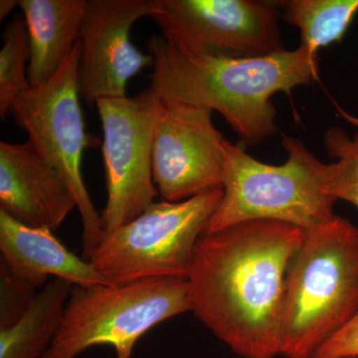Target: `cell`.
<instances>
[{
    "label": "cell",
    "instance_id": "obj_1",
    "mask_svg": "<svg viewBox=\"0 0 358 358\" xmlns=\"http://www.w3.org/2000/svg\"><path fill=\"white\" fill-rule=\"evenodd\" d=\"M305 233L247 221L197 241L186 277L192 312L237 357L280 355L287 271Z\"/></svg>",
    "mask_w": 358,
    "mask_h": 358
},
{
    "label": "cell",
    "instance_id": "obj_2",
    "mask_svg": "<svg viewBox=\"0 0 358 358\" xmlns=\"http://www.w3.org/2000/svg\"><path fill=\"white\" fill-rule=\"evenodd\" d=\"M154 58L150 89L164 100L216 110L245 145L277 133L271 98L317 79V57L303 45L260 57L230 58L192 53L164 36L148 43Z\"/></svg>",
    "mask_w": 358,
    "mask_h": 358
},
{
    "label": "cell",
    "instance_id": "obj_3",
    "mask_svg": "<svg viewBox=\"0 0 358 358\" xmlns=\"http://www.w3.org/2000/svg\"><path fill=\"white\" fill-rule=\"evenodd\" d=\"M357 310L358 228L334 215L306 231L289 262L280 355L312 357Z\"/></svg>",
    "mask_w": 358,
    "mask_h": 358
},
{
    "label": "cell",
    "instance_id": "obj_4",
    "mask_svg": "<svg viewBox=\"0 0 358 358\" xmlns=\"http://www.w3.org/2000/svg\"><path fill=\"white\" fill-rule=\"evenodd\" d=\"M282 145L288 159L273 166L225 141L222 199L204 233L256 220L308 231L334 217L336 201L327 192L329 164L320 162L299 138L284 136Z\"/></svg>",
    "mask_w": 358,
    "mask_h": 358
},
{
    "label": "cell",
    "instance_id": "obj_5",
    "mask_svg": "<svg viewBox=\"0 0 358 358\" xmlns=\"http://www.w3.org/2000/svg\"><path fill=\"white\" fill-rule=\"evenodd\" d=\"M187 312L192 299L186 278L74 287L58 333L42 358H77L96 345H110L115 358H131L141 336Z\"/></svg>",
    "mask_w": 358,
    "mask_h": 358
},
{
    "label": "cell",
    "instance_id": "obj_6",
    "mask_svg": "<svg viewBox=\"0 0 358 358\" xmlns=\"http://www.w3.org/2000/svg\"><path fill=\"white\" fill-rule=\"evenodd\" d=\"M214 188L179 202H155L105 238L88 261L110 286L186 278L193 252L222 199Z\"/></svg>",
    "mask_w": 358,
    "mask_h": 358
},
{
    "label": "cell",
    "instance_id": "obj_7",
    "mask_svg": "<svg viewBox=\"0 0 358 358\" xmlns=\"http://www.w3.org/2000/svg\"><path fill=\"white\" fill-rule=\"evenodd\" d=\"M80 54L79 40L46 83L30 87L15 99L10 114L27 133L33 148L62 174L72 190L81 215L82 245L88 260L106 235L82 176L87 136L78 86Z\"/></svg>",
    "mask_w": 358,
    "mask_h": 358
},
{
    "label": "cell",
    "instance_id": "obj_8",
    "mask_svg": "<svg viewBox=\"0 0 358 358\" xmlns=\"http://www.w3.org/2000/svg\"><path fill=\"white\" fill-rule=\"evenodd\" d=\"M281 6L268 0H155L162 36L192 53L230 58L285 51Z\"/></svg>",
    "mask_w": 358,
    "mask_h": 358
},
{
    "label": "cell",
    "instance_id": "obj_9",
    "mask_svg": "<svg viewBox=\"0 0 358 358\" xmlns=\"http://www.w3.org/2000/svg\"><path fill=\"white\" fill-rule=\"evenodd\" d=\"M157 106L159 96L150 88L134 98L96 103L107 181V203L101 214L106 237L147 210L159 194L152 176Z\"/></svg>",
    "mask_w": 358,
    "mask_h": 358
},
{
    "label": "cell",
    "instance_id": "obj_10",
    "mask_svg": "<svg viewBox=\"0 0 358 358\" xmlns=\"http://www.w3.org/2000/svg\"><path fill=\"white\" fill-rule=\"evenodd\" d=\"M225 141L211 110L159 96L152 176L162 199L183 201L222 187Z\"/></svg>",
    "mask_w": 358,
    "mask_h": 358
},
{
    "label": "cell",
    "instance_id": "obj_11",
    "mask_svg": "<svg viewBox=\"0 0 358 358\" xmlns=\"http://www.w3.org/2000/svg\"><path fill=\"white\" fill-rule=\"evenodd\" d=\"M154 7L155 0H88L80 31L78 86L89 106L124 98L129 80L154 66L152 56L131 41L134 23L150 17Z\"/></svg>",
    "mask_w": 358,
    "mask_h": 358
},
{
    "label": "cell",
    "instance_id": "obj_12",
    "mask_svg": "<svg viewBox=\"0 0 358 358\" xmlns=\"http://www.w3.org/2000/svg\"><path fill=\"white\" fill-rule=\"evenodd\" d=\"M74 208L65 178L29 141L0 143V210L26 225L55 231Z\"/></svg>",
    "mask_w": 358,
    "mask_h": 358
},
{
    "label": "cell",
    "instance_id": "obj_13",
    "mask_svg": "<svg viewBox=\"0 0 358 358\" xmlns=\"http://www.w3.org/2000/svg\"><path fill=\"white\" fill-rule=\"evenodd\" d=\"M0 252L1 265L35 289L43 288L48 277L80 288L109 285L90 261L66 248L53 231L26 225L1 210Z\"/></svg>",
    "mask_w": 358,
    "mask_h": 358
},
{
    "label": "cell",
    "instance_id": "obj_14",
    "mask_svg": "<svg viewBox=\"0 0 358 358\" xmlns=\"http://www.w3.org/2000/svg\"><path fill=\"white\" fill-rule=\"evenodd\" d=\"M30 45V86L46 83L80 40L88 0H17Z\"/></svg>",
    "mask_w": 358,
    "mask_h": 358
},
{
    "label": "cell",
    "instance_id": "obj_15",
    "mask_svg": "<svg viewBox=\"0 0 358 358\" xmlns=\"http://www.w3.org/2000/svg\"><path fill=\"white\" fill-rule=\"evenodd\" d=\"M74 288L52 279L33 299L20 319L0 327V358H42L55 338Z\"/></svg>",
    "mask_w": 358,
    "mask_h": 358
},
{
    "label": "cell",
    "instance_id": "obj_16",
    "mask_svg": "<svg viewBox=\"0 0 358 358\" xmlns=\"http://www.w3.org/2000/svg\"><path fill=\"white\" fill-rule=\"evenodd\" d=\"M287 22L301 32V45L317 57L320 48L341 42L358 13V0L280 1Z\"/></svg>",
    "mask_w": 358,
    "mask_h": 358
},
{
    "label": "cell",
    "instance_id": "obj_17",
    "mask_svg": "<svg viewBox=\"0 0 358 358\" xmlns=\"http://www.w3.org/2000/svg\"><path fill=\"white\" fill-rule=\"evenodd\" d=\"M30 45L24 18L15 15L3 32L0 50V117L6 119L14 101L30 88Z\"/></svg>",
    "mask_w": 358,
    "mask_h": 358
},
{
    "label": "cell",
    "instance_id": "obj_18",
    "mask_svg": "<svg viewBox=\"0 0 358 358\" xmlns=\"http://www.w3.org/2000/svg\"><path fill=\"white\" fill-rule=\"evenodd\" d=\"M329 157L327 192L336 201L343 200L358 209V131L348 136L343 128L331 127L324 136Z\"/></svg>",
    "mask_w": 358,
    "mask_h": 358
},
{
    "label": "cell",
    "instance_id": "obj_19",
    "mask_svg": "<svg viewBox=\"0 0 358 358\" xmlns=\"http://www.w3.org/2000/svg\"><path fill=\"white\" fill-rule=\"evenodd\" d=\"M0 327H8L20 319L31 305L38 291L13 277L0 266Z\"/></svg>",
    "mask_w": 358,
    "mask_h": 358
},
{
    "label": "cell",
    "instance_id": "obj_20",
    "mask_svg": "<svg viewBox=\"0 0 358 358\" xmlns=\"http://www.w3.org/2000/svg\"><path fill=\"white\" fill-rule=\"evenodd\" d=\"M358 358V310L310 358Z\"/></svg>",
    "mask_w": 358,
    "mask_h": 358
},
{
    "label": "cell",
    "instance_id": "obj_21",
    "mask_svg": "<svg viewBox=\"0 0 358 358\" xmlns=\"http://www.w3.org/2000/svg\"><path fill=\"white\" fill-rule=\"evenodd\" d=\"M15 6H18L17 0H1L0 1V20L6 17Z\"/></svg>",
    "mask_w": 358,
    "mask_h": 358
},
{
    "label": "cell",
    "instance_id": "obj_22",
    "mask_svg": "<svg viewBox=\"0 0 358 358\" xmlns=\"http://www.w3.org/2000/svg\"><path fill=\"white\" fill-rule=\"evenodd\" d=\"M350 358H357V357H350Z\"/></svg>",
    "mask_w": 358,
    "mask_h": 358
}]
</instances>
